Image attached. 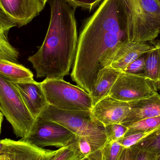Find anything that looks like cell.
Returning a JSON list of instances; mask_svg holds the SVG:
<instances>
[{
    "mask_svg": "<svg viewBox=\"0 0 160 160\" xmlns=\"http://www.w3.org/2000/svg\"><path fill=\"white\" fill-rule=\"evenodd\" d=\"M51 18L45 40L28 58L37 78L63 79L74 64L78 38L76 8L65 0H49Z\"/></svg>",
    "mask_w": 160,
    "mask_h": 160,
    "instance_id": "1",
    "label": "cell"
},
{
    "mask_svg": "<svg viewBox=\"0 0 160 160\" xmlns=\"http://www.w3.org/2000/svg\"><path fill=\"white\" fill-rule=\"evenodd\" d=\"M128 18V40L147 43L160 34V6L155 0H123Z\"/></svg>",
    "mask_w": 160,
    "mask_h": 160,
    "instance_id": "2",
    "label": "cell"
},
{
    "mask_svg": "<svg viewBox=\"0 0 160 160\" xmlns=\"http://www.w3.org/2000/svg\"><path fill=\"white\" fill-rule=\"evenodd\" d=\"M39 116L63 126L77 137L88 139L101 148L106 144L105 127L91 110L66 111L48 104Z\"/></svg>",
    "mask_w": 160,
    "mask_h": 160,
    "instance_id": "3",
    "label": "cell"
},
{
    "mask_svg": "<svg viewBox=\"0 0 160 160\" xmlns=\"http://www.w3.org/2000/svg\"><path fill=\"white\" fill-rule=\"evenodd\" d=\"M0 111L18 137L23 138L35 121L13 83L0 76Z\"/></svg>",
    "mask_w": 160,
    "mask_h": 160,
    "instance_id": "4",
    "label": "cell"
},
{
    "mask_svg": "<svg viewBox=\"0 0 160 160\" xmlns=\"http://www.w3.org/2000/svg\"><path fill=\"white\" fill-rule=\"evenodd\" d=\"M41 85L49 105L66 111H86L93 107L90 95L64 79H45Z\"/></svg>",
    "mask_w": 160,
    "mask_h": 160,
    "instance_id": "5",
    "label": "cell"
},
{
    "mask_svg": "<svg viewBox=\"0 0 160 160\" xmlns=\"http://www.w3.org/2000/svg\"><path fill=\"white\" fill-rule=\"evenodd\" d=\"M39 148L65 147L77 141V137L63 126L40 116L35 119L28 134L20 139Z\"/></svg>",
    "mask_w": 160,
    "mask_h": 160,
    "instance_id": "6",
    "label": "cell"
},
{
    "mask_svg": "<svg viewBox=\"0 0 160 160\" xmlns=\"http://www.w3.org/2000/svg\"><path fill=\"white\" fill-rule=\"evenodd\" d=\"M159 89L156 83L143 73L132 74L122 71L109 95L121 101L130 102L151 97Z\"/></svg>",
    "mask_w": 160,
    "mask_h": 160,
    "instance_id": "7",
    "label": "cell"
},
{
    "mask_svg": "<svg viewBox=\"0 0 160 160\" xmlns=\"http://www.w3.org/2000/svg\"><path fill=\"white\" fill-rule=\"evenodd\" d=\"M45 6L41 0H0V10L19 27L30 23Z\"/></svg>",
    "mask_w": 160,
    "mask_h": 160,
    "instance_id": "8",
    "label": "cell"
},
{
    "mask_svg": "<svg viewBox=\"0 0 160 160\" xmlns=\"http://www.w3.org/2000/svg\"><path fill=\"white\" fill-rule=\"evenodd\" d=\"M0 154L5 156L6 160H53L63 148L56 150L38 147L23 141L6 139Z\"/></svg>",
    "mask_w": 160,
    "mask_h": 160,
    "instance_id": "9",
    "label": "cell"
},
{
    "mask_svg": "<svg viewBox=\"0 0 160 160\" xmlns=\"http://www.w3.org/2000/svg\"><path fill=\"white\" fill-rule=\"evenodd\" d=\"M130 110L129 102L121 101L107 96L93 106V114L104 126L121 124Z\"/></svg>",
    "mask_w": 160,
    "mask_h": 160,
    "instance_id": "10",
    "label": "cell"
},
{
    "mask_svg": "<svg viewBox=\"0 0 160 160\" xmlns=\"http://www.w3.org/2000/svg\"><path fill=\"white\" fill-rule=\"evenodd\" d=\"M12 82L18 90L27 109L35 119L48 104L41 83L35 80Z\"/></svg>",
    "mask_w": 160,
    "mask_h": 160,
    "instance_id": "11",
    "label": "cell"
},
{
    "mask_svg": "<svg viewBox=\"0 0 160 160\" xmlns=\"http://www.w3.org/2000/svg\"><path fill=\"white\" fill-rule=\"evenodd\" d=\"M154 48V46L147 43H135L127 40L115 52L107 66H111L115 69L124 71L132 62Z\"/></svg>",
    "mask_w": 160,
    "mask_h": 160,
    "instance_id": "12",
    "label": "cell"
},
{
    "mask_svg": "<svg viewBox=\"0 0 160 160\" xmlns=\"http://www.w3.org/2000/svg\"><path fill=\"white\" fill-rule=\"evenodd\" d=\"M129 103L130 110L121 123L127 128L142 119L160 116V95L158 92L151 97Z\"/></svg>",
    "mask_w": 160,
    "mask_h": 160,
    "instance_id": "13",
    "label": "cell"
},
{
    "mask_svg": "<svg viewBox=\"0 0 160 160\" xmlns=\"http://www.w3.org/2000/svg\"><path fill=\"white\" fill-rule=\"evenodd\" d=\"M121 72L111 66L105 67L99 70L94 89L90 94L93 106L102 99L109 96L112 87Z\"/></svg>",
    "mask_w": 160,
    "mask_h": 160,
    "instance_id": "14",
    "label": "cell"
},
{
    "mask_svg": "<svg viewBox=\"0 0 160 160\" xmlns=\"http://www.w3.org/2000/svg\"><path fill=\"white\" fill-rule=\"evenodd\" d=\"M16 24L0 10V59L18 63L19 52L8 41L9 30Z\"/></svg>",
    "mask_w": 160,
    "mask_h": 160,
    "instance_id": "15",
    "label": "cell"
},
{
    "mask_svg": "<svg viewBox=\"0 0 160 160\" xmlns=\"http://www.w3.org/2000/svg\"><path fill=\"white\" fill-rule=\"evenodd\" d=\"M0 76L13 82L34 81L31 70L22 65L0 59Z\"/></svg>",
    "mask_w": 160,
    "mask_h": 160,
    "instance_id": "16",
    "label": "cell"
},
{
    "mask_svg": "<svg viewBox=\"0 0 160 160\" xmlns=\"http://www.w3.org/2000/svg\"><path fill=\"white\" fill-rule=\"evenodd\" d=\"M143 74L156 83L160 89V47L157 44L146 53Z\"/></svg>",
    "mask_w": 160,
    "mask_h": 160,
    "instance_id": "17",
    "label": "cell"
},
{
    "mask_svg": "<svg viewBox=\"0 0 160 160\" xmlns=\"http://www.w3.org/2000/svg\"><path fill=\"white\" fill-rule=\"evenodd\" d=\"M160 126V116L142 119L128 127L126 135L152 130Z\"/></svg>",
    "mask_w": 160,
    "mask_h": 160,
    "instance_id": "18",
    "label": "cell"
},
{
    "mask_svg": "<svg viewBox=\"0 0 160 160\" xmlns=\"http://www.w3.org/2000/svg\"><path fill=\"white\" fill-rule=\"evenodd\" d=\"M159 132H160V126L152 130L137 132V133H132L129 135H126L122 139L118 140V142L121 144L122 146L124 148H128L146 140L148 137L152 136Z\"/></svg>",
    "mask_w": 160,
    "mask_h": 160,
    "instance_id": "19",
    "label": "cell"
},
{
    "mask_svg": "<svg viewBox=\"0 0 160 160\" xmlns=\"http://www.w3.org/2000/svg\"><path fill=\"white\" fill-rule=\"evenodd\" d=\"M104 127L106 143L116 142L122 139L125 136L128 130L127 127L121 124H110Z\"/></svg>",
    "mask_w": 160,
    "mask_h": 160,
    "instance_id": "20",
    "label": "cell"
},
{
    "mask_svg": "<svg viewBox=\"0 0 160 160\" xmlns=\"http://www.w3.org/2000/svg\"><path fill=\"white\" fill-rule=\"evenodd\" d=\"M123 148L118 141L106 143L102 148V160H118Z\"/></svg>",
    "mask_w": 160,
    "mask_h": 160,
    "instance_id": "21",
    "label": "cell"
},
{
    "mask_svg": "<svg viewBox=\"0 0 160 160\" xmlns=\"http://www.w3.org/2000/svg\"><path fill=\"white\" fill-rule=\"evenodd\" d=\"M83 156L84 155L80 152L77 141L75 142L63 147L62 151L53 160H78Z\"/></svg>",
    "mask_w": 160,
    "mask_h": 160,
    "instance_id": "22",
    "label": "cell"
},
{
    "mask_svg": "<svg viewBox=\"0 0 160 160\" xmlns=\"http://www.w3.org/2000/svg\"><path fill=\"white\" fill-rule=\"evenodd\" d=\"M77 142L80 152L85 156H88L98 149L102 148L85 138L77 137Z\"/></svg>",
    "mask_w": 160,
    "mask_h": 160,
    "instance_id": "23",
    "label": "cell"
},
{
    "mask_svg": "<svg viewBox=\"0 0 160 160\" xmlns=\"http://www.w3.org/2000/svg\"><path fill=\"white\" fill-rule=\"evenodd\" d=\"M142 148L160 153V132L138 143Z\"/></svg>",
    "mask_w": 160,
    "mask_h": 160,
    "instance_id": "24",
    "label": "cell"
},
{
    "mask_svg": "<svg viewBox=\"0 0 160 160\" xmlns=\"http://www.w3.org/2000/svg\"><path fill=\"white\" fill-rule=\"evenodd\" d=\"M74 8L79 7L89 11L98 6L102 0H65Z\"/></svg>",
    "mask_w": 160,
    "mask_h": 160,
    "instance_id": "25",
    "label": "cell"
},
{
    "mask_svg": "<svg viewBox=\"0 0 160 160\" xmlns=\"http://www.w3.org/2000/svg\"><path fill=\"white\" fill-rule=\"evenodd\" d=\"M137 151L132 160H156L158 153L142 148L139 144L134 145Z\"/></svg>",
    "mask_w": 160,
    "mask_h": 160,
    "instance_id": "26",
    "label": "cell"
},
{
    "mask_svg": "<svg viewBox=\"0 0 160 160\" xmlns=\"http://www.w3.org/2000/svg\"><path fill=\"white\" fill-rule=\"evenodd\" d=\"M145 59L146 55H143L139 57L132 62L124 72L132 74H141L144 70Z\"/></svg>",
    "mask_w": 160,
    "mask_h": 160,
    "instance_id": "27",
    "label": "cell"
},
{
    "mask_svg": "<svg viewBox=\"0 0 160 160\" xmlns=\"http://www.w3.org/2000/svg\"><path fill=\"white\" fill-rule=\"evenodd\" d=\"M137 149L135 145L128 148H123L118 160H132L136 154Z\"/></svg>",
    "mask_w": 160,
    "mask_h": 160,
    "instance_id": "28",
    "label": "cell"
},
{
    "mask_svg": "<svg viewBox=\"0 0 160 160\" xmlns=\"http://www.w3.org/2000/svg\"><path fill=\"white\" fill-rule=\"evenodd\" d=\"M87 160H102V148L89 155Z\"/></svg>",
    "mask_w": 160,
    "mask_h": 160,
    "instance_id": "29",
    "label": "cell"
},
{
    "mask_svg": "<svg viewBox=\"0 0 160 160\" xmlns=\"http://www.w3.org/2000/svg\"><path fill=\"white\" fill-rule=\"evenodd\" d=\"M5 145V140H0V152L1 150L3 148L4 146Z\"/></svg>",
    "mask_w": 160,
    "mask_h": 160,
    "instance_id": "30",
    "label": "cell"
},
{
    "mask_svg": "<svg viewBox=\"0 0 160 160\" xmlns=\"http://www.w3.org/2000/svg\"><path fill=\"white\" fill-rule=\"evenodd\" d=\"M3 120V115L2 114L1 112V111H0V132H1V126H2V122Z\"/></svg>",
    "mask_w": 160,
    "mask_h": 160,
    "instance_id": "31",
    "label": "cell"
},
{
    "mask_svg": "<svg viewBox=\"0 0 160 160\" xmlns=\"http://www.w3.org/2000/svg\"><path fill=\"white\" fill-rule=\"evenodd\" d=\"M88 157V156H83L82 157L78 159V160H87Z\"/></svg>",
    "mask_w": 160,
    "mask_h": 160,
    "instance_id": "32",
    "label": "cell"
},
{
    "mask_svg": "<svg viewBox=\"0 0 160 160\" xmlns=\"http://www.w3.org/2000/svg\"><path fill=\"white\" fill-rule=\"evenodd\" d=\"M0 160H6L5 156L3 154H0Z\"/></svg>",
    "mask_w": 160,
    "mask_h": 160,
    "instance_id": "33",
    "label": "cell"
},
{
    "mask_svg": "<svg viewBox=\"0 0 160 160\" xmlns=\"http://www.w3.org/2000/svg\"><path fill=\"white\" fill-rule=\"evenodd\" d=\"M48 1L49 0H41V1L43 2V3H44L45 5H46V4L47 3V2H48Z\"/></svg>",
    "mask_w": 160,
    "mask_h": 160,
    "instance_id": "34",
    "label": "cell"
},
{
    "mask_svg": "<svg viewBox=\"0 0 160 160\" xmlns=\"http://www.w3.org/2000/svg\"><path fill=\"white\" fill-rule=\"evenodd\" d=\"M156 160H160V153L159 154H158V155Z\"/></svg>",
    "mask_w": 160,
    "mask_h": 160,
    "instance_id": "35",
    "label": "cell"
},
{
    "mask_svg": "<svg viewBox=\"0 0 160 160\" xmlns=\"http://www.w3.org/2000/svg\"><path fill=\"white\" fill-rule=\"evenodd\" d=\"M155 1H156L160 6V0H155Z\"/></svg>",
    "mask_w": 160,
    "mask_h": 160,
    "instance_id": "36",
    "label": "cell"
},
{
    "mask_svg": "<svg viewBox=\"0 0 160 160\" xmlns=\"http://www.w3.org/2000/svg\"><path fill=\"white\" fill-rule=\"evenodd\" d=\"M157 45L159 47H160V41L158 43H157Z\"/></svg>",
    "mask_w": 160,
    "mask_h": 160,
    "instance_id": "37",
    "label": "cell"
}]
</instances>
